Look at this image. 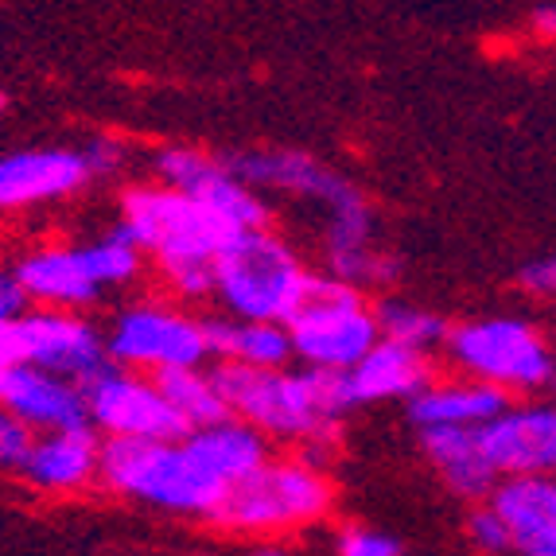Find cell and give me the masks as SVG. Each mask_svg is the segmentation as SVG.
<instances>
[{"label": "cell", "mask_w": 556, "mask_h": 556, "mask_svg": "<svg viewBox=\"0 0 556 556\" xmlns=\"http://www.w3.org/2000/svg\"><path fill=\"white\" fill-rule=\"evenodd\" d=\"M211 374L230 417L245 420L273 440L324 444L334 440L339 420L358 408L346 370H319V366L257 370L241 362H218Z\"/></svg>", "instance_id": "cell-1"}, {"label": "cell", "mask_w": 556, "mask_h": 556, "mask_svg": "<svg viewBox=\"0 0 556 556\" xmlns=\"http://www.w3.org/2000/svg\"><path fill=\"white\" fill-rule=\"evenodd\" d=\"M121 226L184 300L214 296V261L238 238V226L176 187H132L121 195Z\"/></svg>", "instance_id": "cell-2"}, {"label": "cell", "mask_w": 556, "mask_h": 556, "mask_svg": "<svg viewBox=\"0 0 556 556\" xmlns=\"http://www.w3.org/2000/svg\"><path fill=\"white\" fill-rule=\"evenodd\" d=\"M102 482L113 494L167 514H199L211 518L226 498V482H218L184 440H105L102 444Z\"/></svg>", "instance_id": "cell-3"}, {"label": "cell", "mask_w": 556, "mask_h": 556, "mask_svg": "<svg viewBox=\"0 0 556 556\" xmlns=\"http://www.w3.org/2000/svg\"><path fill=\"white\" fill-rule=\"evenodd\" d=\"M312 285L316 273H307L296 250L269 226L241 230L214 261V296L230 316L241 319L288 324L304 307Z\"/></svg>", "instance_id": "cell-4"}, {"label": "cell", "mask_w": 556, "mask_h": 556, "mask_svg": "<svg viewBox=\"0 0 556 556\" xmlns=\"http://www.w3.org/2000/svg\"><path fill=\"white\" fill-rule=\"evenodd\" d=\"M331 479L312 459H269L233 482L211 521L233 533H277L307 526L331 510Z\"/></svg>", "instance_id": "cell-5"}, {"label": "cell", "mask_w": 556, "mask_h": 556, "mask_svg": "<svg viewBox=\"0 0 556 556\" xmlns=\"http://www.w3.org/2000/svg\"><path fill=\"white\" fill-rule=\"evenodd\" d=\"M292 354L300 366L351 370L381 339L378 312L362 300V288L334 277H316L304 307L288 319Z\"/></svg>", "instance_id": "cell-6"}, {"label": "cell", "mask_w": 556, "mask_h": 556, "mask_svg": "<svg viewBox=\"0 0 556 556\" xmlns=\"http://www.w3.org/2000/svg\"><path fill=\"white\" fill-rule=\"evenodd\" d=\"M447 354L467 378L491 381L498 390H545L556 378V354L548 339L526 319L491 316L467 319L447 331Z\"/></svg>", "instance_id": "cell-7"}, {"label": "cell", "mask_w": 556, "mask_h": 556, "mask_svg": "<svg viewBox=\"0 0 556 556\" xmlns=\"http://www.w3.org/2000/svg\"><path fill=\"white\" fill-rule=\"evenodd\" d=\"M105 351L117 366L144 370L152 378L164 370H184V366H206L211 358L203 319L187 316L179 307L156 304V300L121 307L105 331Z\"/></svg>", "instance_id": "cell-8"}, {"label": "cell", "mask_w": 556, "mask_h": 556, "mask_svg": "<svg viewBox=\"0 0 556 556\" xmlns=\"http://www.w3.org/2000/svg\"><path fill=\"white\" fill-rule=\"evenodd\" d=\"M83 393L90 425L105 440H184L191 432L156 378H137L129 366H117L113 358L83 378Z\"/></svg>", "instance_id": "cell-9"}, {"label": "cell", "mask_w": 556, "mask_h": 556, "mask_svg": "<svg viewBox=\"0 0 556 556\" xmlns=\"http://www.w3.org/2000/svg\"><path fill=\"white\" fill-rule=\"evenodd\" d=\"M0 362H31L63 378H90L110 362L105 334L90 319L59 307H39L16 324L0 327Z\"/></svg>", "instance_id": "cell-10"}, {"label": "cell", "mask_w": 556, "mask_h": 556, "mask_svg": "<svg viewBox=\"0 0 556 556\" xmlns=\"http://www.w3.org/2000/svg\"><path fill=\"white\" fill-rule=\"evenodd\" d=\"M156 176L160 184L176 187L184 195L218 211L238 230L269 226V203L261 199L257 187H250L241 176H233L223 156H206L199 149H164L156 156Z\"/></svg>", "instance_id": "cell-11"}, {"label": "cell", "mask_w": 556, "mask_h": 556, "mask_svg": "<svg viewBox=\"0 0 556 556\" xmlns=\"http://www.w3.org/2000/svg\"><path fill=\"white\" fill-rule=\"evenodd\" d=\"M233 176H241L250 187H269V191H285V195L307 199V203L324 206V214L346 211L351 203L366 199L351 179L339 172L324 167L316 156L296 149H269V152H230L223 156Z\"/></svg>", "instance_id": "cell-12"}, {"label": "cell", "mask_w": 556, "mask_h": 556, "mask_svg": "<svg viewBox=\"0 0 556 556\" xmlns=\"http://www.w3.org/2000/svg\"><path fill=\"white\" fill-rule=\"evenodd\" d=\"M0 408H9L31 432L90 425L83 381L51 374L31 362H0Z\"/></svg>", "instance_id": "cell-13"}, {"label": "cell", "mask_w": 556, "mask_h": 556, "mask_svg": "<svg viewBox=\"0 0 556 556\" xmlns=\"http://www.w3.org/2000/svg\"><path fill=\"white\" fill-rule=\"evenodd\" d=\"M93 179L86 149H20L0 156V211L59 203Z\"/></svg>", "instance_id": "cell-14"}, {"label": "cell", "mask_w": 556, "mask_h": 556, "mask_svg": "<svg viewBox=\"0 0 556 556\" xmlns=\"http://www.w3.org/2000/svg\"><path fill=\"white\" fill-rule=\"evenodd\" d=\"M479 444L498 479L556 471V405H506L479 428Z\"/></svg>", "instance_id": "cell-15"}, {"label": "cell", "mask_w": 556, "mask_h": 556, "mask_svg": "<svg viewBox=\"0 0 556 556\" xmlns=\"http://www.w3.org/2000/svg\"><path fill=\"white\" fill-rule=\"evenodd\" d=\"M16 277L24 285V292L31 296V304L59 307V312L90 307L105 292L90 269L86 245H43V250H31L16 265Z\"/></svg>", "instance_id": "cell-16"}, {"label": "cell", "mask_w": 556, "mask_h": 556, "mask_svg": "<svg viewBox=\"0 0 556 556\" xmlns=\"http://www.w3.org/2000/svg\"><path fill=\"white\" fill-rule=\"evenodd\" d=\"M24 479L47 494H75L102 479V440L98 428H63V432H39L31 444Z\"/></svg>", "instance_id": "cell-17"}, {"label": "cell", "mask_w": 556, "mask_h": 556, "mask_svg": "<svg viewBox=\"0 0 556 556\" xmlns=\"http://www.w3.org/2000/svg\"><path fill=\"white\" fill-rule=\"evenodd\" d=\"M510 405V393L491 381H428L417 397H408V420L420 428H482Z\"/></svg>", "instance_id": "cell-18"}, {"label": "cell", "mask_w": 556, "mask_h": 556, "mask_svg": "<svg viewBox=\"0 0 556 556\" xmlns=\"http://www.w3.org/2000/svg\"><path fill=\"white\" fill-rule=\"evenodd\" d=\"M351 378V393L358 405H381V401H408L417 397L432 381V366H428L425 351H413L393 339H378L374 351L346 370Z\"/></svg>", "instance_id": "cell-19"}, {"label": "cell", "mask_w": 556, "mask_h": 556, "mask_svg": "<svg viewBox=\"0 0 556 556\" xmlns=\"http://www.w3.org/2000/svg\"><path fill=\"white\" fill-rule=\"evenodd\" d=\"M187 447L195 452V459L214 479L226 482V491H230L233 482L245 479V475L257 471L261 464L273 459L269 437L238 417H223V420H214V425L191 428V432H187Z\"/></svg>", "instance_id": "cell-20"}, {"label": "cell", "mask_w": 556, "mask_h": 556, "mask_svg": "<svg viewBox=\"0 0 556 556\" xmlns=\"http://www.w3.org/2000/svg\"><path fill=\"white\" fill-rule=\"evenodd\" d=\"M420 447L459 498H491L498 486V471L479 444V428H420Z\"/></svg>", "instance_id": "cell-21"}, {"label": "cell", "mask_w": 556, "mask_h": 556, "mask_svg": "<svg viewBox=\"0 0 556 556\" xmlns=\"http://www.w3.org/2000/svg\"><path fill=\"white\" fill-rule=\"evenodd\" d=\"M203 324L211 358L218 362H241V366H257V370H285L288 362L296 358L288 324L241 316H214L203 319Z\"/></svg>", "instance_id": "cell-22"}, {"label": "cell", "mask_w": 556, "mask_h": 556, "mask_svg": "<svg viewBox=\"0 0 556 556\" xmlns=\"http://www.w3.org/2000/svg\"><path fill=\"white\" fill-rule=\"evenodd\" d=\"M156 386L164 390V397L176 405V413L187 420V428H203L214 420L230 417L218 381L206 366H184V370H164L156 374Z\"/></svg>", "instance_id": "cell-23"}, {"label": "cell", "mask_w": 556, "mask_h": 556, "mask_svg": "<svg viewBox=\"0 0 556 556\" xmlns=\"http://www.w3.org/2000/svg\"><path fill=\"white\" fill-rule=\"evenodd\" d=\"M374 312H378L381 339H393V343H405L425 354L444 346L447 331H452L437 312H428V307H420V304H408V300H381Z\"/></svg>", "instance_id": "cell-24"}, {"label": "cell", "mask_w": 556, "mask_h": 556, "mask_svg": "<svg viewBox=\"0 0 556 556\" xmlns=\"http://www.w3.org/2000/svg\"><path fill=\"white\" fill-rule=\"evenodd\" d=\"M83 245H86V257H90L93 277H98V285H102L105 292H110V288L132 285V280L140 277V269H144V257H149L121 223L113 226V230H105L102 238L83 241Z\"/></svg>", "instance_id": "cell-25"}, {"label": "cell", "mask_w": 556, "mask_h": 556, "mask_svg": "<svg viewBox=\"0 0 556 556\" xmlns=\"http://www.w3.org/2000/svg\"><path fill=\"white\" fill-rule=\"evenodd\" d=\"M467 538H471V545L479 548V553H514V533L510 526L502 521V514L494 510L491 502L486 506H479V510H471V518H467Z\"/></svg>", "instance_id": "cell-26"}, {"label": "cell", "mask_w": 556, "mask_h": 556, "mask_svg": "<svg viewBox=\"0 0 556 556\" xmlns=\"http://www.w3.org/2000/svg\"><path fill=\"white\" fill-rule=\"evenodd\" d=\"M334 553L339 556H401V541L386 529H370V526H351L346 533H339L334 541Z\"/></svg>", "instance_id": "cell-27"}, {"label": "cell", "mask_w": 556, "mask_h": 556, "mask_svg": "<svg viewBox=\"0 0 556 556\" xmlns=\"http://www.w3.org/2000/svg\"><path fill=\"white\" fill-rule=\"evenodd\" d=\"M36 444V432H31L24 420H16L9 408H0V467L4 471H24Z\"/></svg>", "instance_id": "cell-28"}, {"label": "cell", "mask_w": 556, "mask_h": 556, "mask_svg": "<svg viewBox=\"0 0 556 556\" xmlns=\"http://www.w3.org/2000/svg\"><path fill=\"white\" fill-rule=\"evenodd\" d=\"M28 307H31V296L24 292V285H20L16 269H0V327L24 319Z\"/></svg>", "instance_id": "cell-29"}, {"label": "cell", "mask_w": 556, "mask_h": 556, "mask_svg": "<svg viewBox=\"0 0 556 556\" xmlns=\"http://www.w3.org/2000/svg\"><path fill=\"white\" fill-rule=\"evenodd\" d=\"M518 285L533 296H556V253L553 257L529 261L526 269L518 273Z\"/></svg>", "instance_id": "cell-30"}, {"label": "cell", "mask_w": 556, "mask_h": 556, "mask_svg": "<svg viewBox=\"0 0 556 556\" xmlns=\"http://www.w3.org/2000/svg\"><path fill=\"white\" fill-rule=\"evenodd\" d=\"M86 160H90L93 176H105L125 156H121V144H113V140H93V144H86Z\"/></svg>", "instance_id": "cell-31"}, {"label": "cell", "mask_w": 556, "mask_h": 556, "mask_svg": "<svg viewBox=\"0 0 556 556\" xmlns=\"http://www.w3.org/2000/svg\"><path fill=\"white\" fill-rule=\"evenodd\" d=\"M514 553H518V556H556V529L514 541Z\"/></svg>", "instance_id": "cell-32"}, {"label": "cell", "mask_w": 556, "mask_h": 556, "mask_svg": "<svg viewBox=\"0 0 556 556\" xmlns=\"http://www.w3.org/2000/svg\"><path fill=\"white\" fill-rule=\"evenodd\" d=\"M533 31L541 39H556V4H545V9L533 12Z\"/></svg>", "instance_id": "cell-33"}, {"label": "cell", "mask_w": 556, "mask_h": 556, "mask_svg": "<svg viewBox=\"0 0 556 556\" xmlns=\"http://www.w3.org/2000/svg\"><path fill=\"white\" fill-rule=\"evenodd\" d=\"M253 556H288L285 548H261V553H253Z\"/></svg>", "instance_id": "cell-34"}, {"label": "cell", "mask_w": 556, "mask_h": 556, "mask_svg": "<svg viewBox=\"0 0 556 556\" xmlns=\"http://www.w3.org/2000/svg\"><path fill=\"white\" fill-rule=\"evenodd\" d=\"M0 110H4V93H0Z\"/></svg>", "instance_id": "cell-35"}]
</instances>
